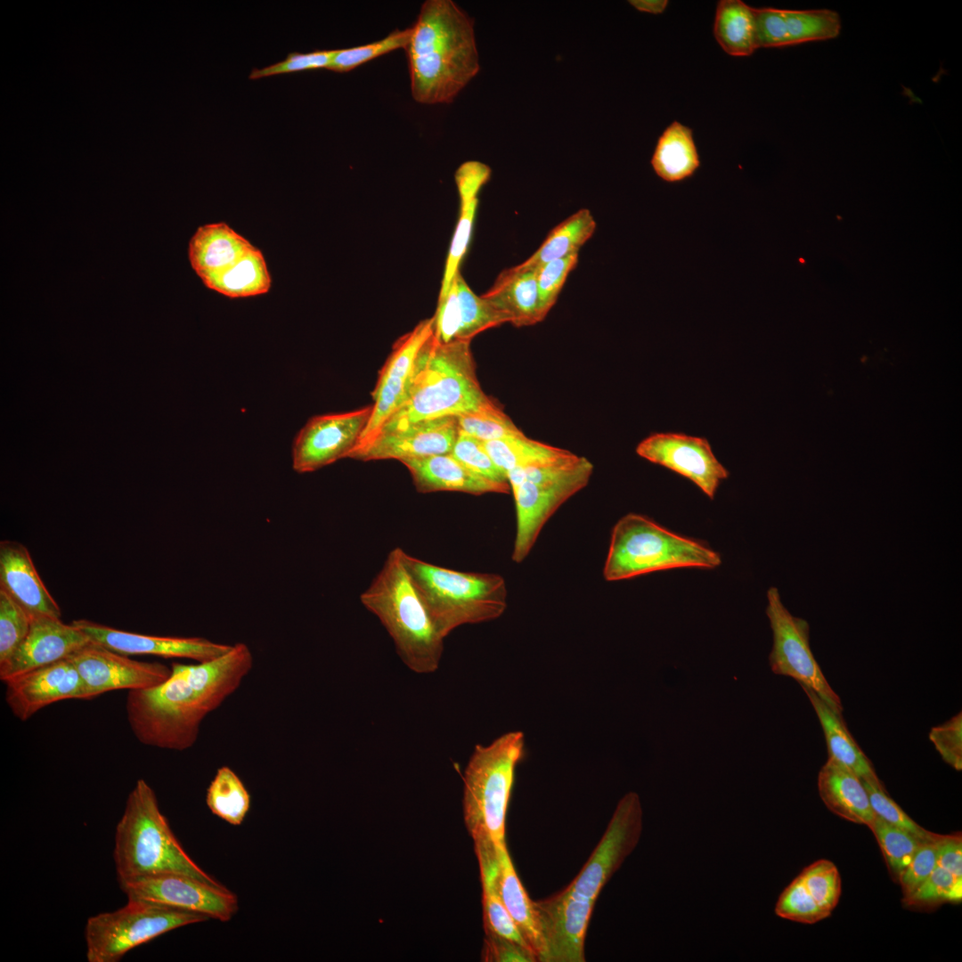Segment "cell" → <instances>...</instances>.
<instances>
[{
	"instance_id": "14",
	"label": "cell",
	"mask_w": 962,
	"mask_h": 962,
	"mask_svg": "<svg viewBox=\"0 0 962 962\" xmlns=\"http://www.w3.org/2000/svg\"><path fill=\"white\" fill-rule=\"evenodd\" d=\"M372 413V404L358 410L314 416L292 444V468L298 473L318 470L347 458Z\"/></svg>"
},
{
	"instance_id": "19",
	"label": "cell",
	"mask_w": 962,
	"mask_h": 962,
	"mask_svg": "<svg viewBox=\"0 0 962 962\" xmlns=\"http://www.w3.org/2000/svg\"><path fill=\"white\" fill-rule=\"evenodd\" d=\"M92 642L123 655H151L205 662L216 658L232 645L200 637L154 636L115 629L86 619L72 621Z\"/></svg>"
},
{
	"instance_id": "50",
	"label": "cell",
	"mask_w": 962,
	"mask_h": 962,
	"mask_svg": "<svg viewBox=\"0 0 962 962\" xmlns=\"http://www.w3.org/2000/svg\"><path fill=\"white\" fill-rule=\"evenodd\" d=\"M929 739L945 762L957 770H962L961 712L946 722L932 728Z\"/></svg>"
},
{
	"instance_id": "9",
	"label": "cell",
	"mask_w": 962,
	"mask_h": 962,
	"mask_svg": "<svg viewBox=\"0 0 962 962\" xmlns=\"http://www.w3.org/2000/svg\"><path fill=\"white\" fill-rule=\"evenodd\" d=\"M208 919L199 913L128 899L124 907L87 919L86 958L89 962H118L131 950L167 932Z\"/></svg>"
},
{
	"instance_id": "52",
	"label": "cell",
	"mask_w": 962,
	"mask_h": 962,
	"mask_svg": "<svg viewBox=\"0 0 962 962\" xmlns=\"http://www.w3.org/2000/svg\"><path fill=\"white\" fill-rule=\"evenodd\" d=\"M481 958L485 962L538 961L529 948L493 933H485Z\"/></svg>"
},
{
	"instance_id": "54",
	"label": "cell",
	"mask_w": 962,
	"mask_h": 962,
	"mask_svg": "<svg viewBox=\"0 0 962 962\" xmlns=\"http://www.w3.org/2000/svg\"><path fill=\"white\" fill-rule=\"evenodd\" d=\"M629 3L638 11L651 14L663 13L667 5V0H633Z\"/></svg>"
},
{
	"instance_id": "27",
	"label": "cell",
	"mask_w": 962,
	"mask_h": 962,
	"mask_svg": "<svg viewBox=\"0 0 962 962\" xmlns=\"http://www.w3.org/2000/svg\"><path fill=\"white\" fill-rule=\"evenodd\" d=\"M254 247L227 224L200 226L189 241L192 268L202 282L223 273Z\"/></svg>"
},
{
	"instance_id": "12",
	"label": "cell",
	"mask_w": 962,
	"mask_h": 962,
	"mask_svg": "<svg viewBox=\"0 0 962 962\" xmlns=\"http://www.w3.org/2000/svg\"><path fill=\"white\" fill-rule=\"evenodd\" d=\"M593 472L592 463L585 457L572 469L551 478L524 481L512 489L517 518L512 560L521 563L534 547L540 532L570 497L587 485Z\"/></svg>"
},
{
	"instance_id": "24",
	"label": "cell",
	"mask_w": 962,
	"mask_h": 962,
	"mask_svg": "<svg viewBox=\"0 0 962 962\" xmlns=\"http://www.w3.org/2000/svg\"><path fill=\"white\" fill-rule=\"evenodd\" d=\"M420 493L461 492L475 495L509 493V483L484 478L467 469L450 453L404 460Z\"/></svg>"
},
{
	"instance_id": "23",
	"label": "cell",
	"mask_w": 962,
	"mask_h": 962,
	"mask_svg": "<svg viewBox=\"0 0 962 962\" xmlns=\"http://www.w3.org/2000/svg\"><path fill=\"white\" fill-rule=\"evenodd\" d=\"M0 591L30 619L61 617V611L41 580L27 548L14 541L0 542Z\"/></svg>"
},
{
	"instance_id": "47",
	"label": "cell",
	"mask_w": 962,
	"mask_h": 962,
	"mask_svg": "<svg viewBox=\"0 0 962 962\" xmlns=\"http://www.w3.org/2000/svg\"><path fill=\"white\" fill-rule=\"evenodd\" d=\"M871 808L876 816L885 822L905 829L921 839L929 838L930 832L915 822L886 793L879 780H863Z\"/></svg>"
},
{
	"instance_id": "4",
	"label": "cell",
	"mask_w": 962,
	"mask_h": 962,
	"mask_svg": "<svg viewBox=\"0 0 962 962\" xmlns=\"http://www.w3.org/2000/svg\"><path fill=\"white\" fill-rule=\"evenodd\" d=\"M404 552L397 547L388 553L360 599L386 628L404 664L416 673H431L440 664L444 638L412 583Z\"/></svg>"
},
{
	"instance_id": "2",
	"label": "cell",
	"mask_w": 962,
	"mask_h": 962,
	"mask_svg": "<svg viewBox=\"0 0 962 962\" xmlns=\"http://www.w3.org/2000/svg\"><path fill=\"white\" fill-rule=\"evenodd\" d=\"M404 48L413 100L453 102L479 70L474 21L452 0H427Z\"/></svg>"
},
{
	"instance_id": "25",
	"label": "cell",
	"mask_w": 962,
	"mask_h": 962,
	"mask_svg": "<svg viewBox=\"0 0 962 962\" xmlns=\"http://www.w3.org/2000/svg\"><path fill=\"white\" fill-rule=\"evenodd\" d=\"M493 880L496 891L521 935L537 960L545 962L546 944L534 901L517 875L506 843L496 844Z\"/></svg>"
},
{
	"instance_id": "34",
	"label": "cell",
	"mask_w": 962,
	"mask_h": 962,
	"mask_svg": "<svg viewBox=\"0 0 962 962\" xmlns=\"http://www.w3.org/2000/svg\"><path fill=\"white\" fill-rule=\"evenodd\" d=\"M203 284L225 297L239 298L267 293L272 278L263 253L254 246L234 265Z\"/></svg>"
},
{
	"instance_id": "7",
	"label": "cell",
	"mask_w": 962,
	"mask_h": 962,
	"mask_svg": "<svg viewBox=\"0 0 962 962\" xmlns=\"http://www.w3.org/2000/svg\"><path fill=\"white\" fill-rule=\"evenodd\" d=\"M524 754L522 731H510L489 745L475 746L464 770L462 797L464 823L474 842L506 843V815L515 770Z\"/></svg>"
},
{
	"instance_id": "26",
	"label": "cell",
	"mask_w": 962,
	"mask_h": 962,
	"mask_svg": "<svg viewBox=\"0 0 962 962\" xmlns=\"http://www.w3.org/2000/svg\"><path fill=\"white\" fill-rule=\"evenodd\" d=\"M491 169L479 161L463 163L455 173V182L460 196V214L448 251L438 299L443 298L460 271L471 237L477 207V195L488 181Z\"/></svg>"
},
{
	"instance_id": "51",
	"label": "cell",
	"mask_w": 962,
	"mask_h": 962,
	"mask_svg": "<svg viewBox=\"0 0 962 962\" xmlns=\"http://www.w3.org/2000/svg\"><path fill=\"white\" fill-rule=\"evenodd\" d=\"M433 320V336L438 343L446 344L458 339L461 317L457 289L453 280L446 295L438 299Z\"/></svg>"
},
{
	"instance_id": "44",
	"label": "cell",
	"mask_w": 962,
	"mask_h": 962,
	"mask_svg": "<svg viewBox=\"0 0 962 962\" xmlns=\"http://www.w3.org/2000/svg\"><path fill=\"white\" fill-rule=\"evenodd\" d=\"M459 431L481 441H491L524 433L502 409L455 416Z\"/></svg>"
},
{
	"instance_id": "35",
	"label": "cell",
	"mask_w": 962,
	"mask_h": 962,
	"mask_svg": "<svg viewBox=\"0 0 962 962\" xmlns=\"http://www.w3.org/2000/svg\"><path fill=\"white\" fill-rule=\"evenodd\" d=\"M483 444L494 464L506 475L512 469L547 462L567 452L530 439L524 434L483 441Z\"/></svg>"
},
{
	"instance_id": "33",
	"label": "cell",
	"mask_w": 962,
	"mask_h": 962,
	"mask_svg": "<svg viewBox=\"0 0 962 962\" xmlns=\"http://www.w3.org/2000/svg\"><path fill=\"white\" fill-rule=\"evenodd\" d=\"M713 36L721 48L735 57L750 56L759 48L754 8L740 0L718 2Z\"/></svg>"
},
{
	"instance_id": "1",
	"label": "cell",
	"mask_w": 962,
	"mask_h": 962,
	"mask_svg": "<svg viewBox=\"0 0 962 962\" xmlns=\"http://www.w3.org/2000/svg\"><path fill=\"white\" fill-rule=\"evenodd\" d=\"M253 664L252 652L242 642L212 660L172 664L160 684L128 691L126 712L132 732L145 746L191 748L204 719L240 688Z\"/></svg>"
},
{
	"instance_id": "13",
	"label": "cell",
	"mask_w": 962,
	"mask_h": 962,
	"mask_svg": "<svg viewBox=\"0 0 962 962\" xmlns=\"http://www.w3.org/2000/svg\"><path fill=\"white\" fill-rule=\"evenodd\" d=\"M118 883L127 899L195 912L222 922L229 921L239 908L236 895L223 885L186 875L161 874Z\"/></svg>"
},
{
	"instance_id": "8",
	"label": "cell",
	"mask_w": 962,
	"mask_h": 962,
	"mask_svg": "<svg viewBox=\"0 0 962 962\" xmlns=\"http://www.w3.org/2000/svg\"><path fill=\"white\" fill-rule=\"evenodd\" d=\"M722 563L718 552L681 536L648 518L629 513L614 526L603 575L608 582L681 567L713 569Z\"/></svg>"
},
{
	"instance_id": "45",
	"label": "cell",
	"mask_w": 962,
	"mask_h": 962,
	"mask_svg": "<svg viewBox=\"0 0 962 962\" xmlns=\"http://www.w3.org/2000/svg\"><path fill=\"white\" fill-rule=\"evenodd\" d=\"M578 263V252L552 260L537 269L539 309L542 320L556 303L569 273Z\"/></svg>"
},
{
	"instance_id": "38",
	"label": "cell",
	"mask_w": 962,
	"mask_h": 962,
	"mask_svg": "<svg viewBox=\"0 0 962 962\" xmlns=\"http://www.w3.org/2000/svg\"><path fill=\"white\" fill-rule=\"evenodd\" d=\"M868 827L879 844L890 871L898 880L925 839H921L905 829L891 825L877 816Z\"/></svg>"
},
{
	"instance_id": "16",
	"label": "cell",
	"mask_w": 962,
	"mask_h": 962,
	"mask_svg": "<svg viewBox=\"0 0 962 962\" xmlns=\"http://www.w3.org/2000/svg\"><path fill=\"white\" fill-rule=\"evenodd\" d=\"M433 317L420 321L399 338L383 365L372 392V413L355 447L372 439L404 401L420 349L434 332Z\"/></svg>"
},
{
	"instance_id": "46",
	"label": "cell",
	"mask_w": 962,
	"mask_h": 962,
	"mask_svg": "<svg viewBox=\"0 0 962 962\" xmlns=\"http://www.w3.org/2000/svg\"><path fill=\"white\" fill-rule=\"evenodd\" d=\"M473 473L497 482L509 483L507 475L501 470L488 454L483 441L459 431L450 453Z\"/></svg>"
},
{
	"instance_id": "42",
	"label": "cell",
	"mask_w": 962,
	"mask_h": 962,
	"mask_svg": "<svg viewBox=\"0 0 962 962\" xmlns=\"http://www.w3.org/2000/svg\"><path fill=\"white\" fill-rule=\"evenodd\" d=\"M775 913L802 924H815L831 914L817 903L798 876L779 895Z\"/></svg>"
},
{
	"instance_id": "37",
	"label": "cell",
	"mask_w": 962,
	"mask_h": 962,
	"mask_svg": "<svg viewBox=\"0 0 962 962\" xmlns=\"http://www.w3.org/2000/svg\"><path fill=\"white\" fill-rule=\"evenodd\" d=\"M460 303L461 324L458 339H471L490 328L510 322V318L469 287L461 272L453 279Z\"/></svg>"
},
{
	"instance_id": "53",
	"label": "cell",
	"mask_w": 962,
	"mask_h": 962,
	"mask_svg": "<svg viewBox=\"0 0 962 962\" xmlns=\"http://www.w3.org/2000/svg\"><path fill=\"white\" fill-rule=\"evenodd\" d=\"M937 865L953 875L962 877V838L960 833L938 836Z\"/></svg>"
},
{
	"instance_id": "43",
	"label": "cell",
	"mask_w": 962,
	"mask_h": 962,
	"mask_svg": "<svg viewBox=\"0 0 962 962\" xmlns=\"http://www.w3.org/2000/svg\"><path fill=\"white\" fill-rule=\"evenodd\" d=\"M30 624L29 615L0 591V665L14 656L26 639Z\"/></svg>"
},
{
	"instance_id": "29",
	"label": "cell",
	"mask_w": 962,
	"mask_h": 962,
	"mask_svg": "<svg viewBox=\"0 0 962 962\" xmlns=\"http://www.w3.org/2000/svg\"><path fill=\"white\" fill-rule=\"evenodd\" d=\"M537 269L517 272L503 270L493 286L482 295L492 306L505 314L516 327L536 324L542 320L538 300Z\"/></svg>"
},
{
	"instance_id": "41",
	"label": "cell",
	"mask_w": 962,
	"mask_h": 962,
	"mask_svg": "<svg viewBox=\"0 0 962 962\" xmlns=\"http://www.w3.org/2000/svg\"><path fill=\"white\" fill-rule=\"evenodd\" d=\"M797 876L817 903L831 913L841 895V878L836 866L830 860H819L804 868Z\"/></svg>"
},
{
	"instance_id": "40",
	"label": "cell",
	"mask_w": 962,
	"mask_h": 962,
	"mask_svg": "<svg viewBox=\"0 0 962 962\" xmlns=\"http://www.w3.org/2000/svg\"><path fill=\"white\" fill-rule=\"evenodd\" d=\"M962 899V877L936 866L931 875L909 895L903 897L908 907L930 908Z\"/></svg>"
},
{
	"instance_id": "49",
	"label": "cell",
	"mask_w": 962,
	"mask_h": 962,
	"mask_svg": "<svg viewBox=\"0 0 962 962\" xmlns=\"http://www.w3.org/2000/svg\"><path fill=\"white\" fill-rule=\"evenodd\" d=\"M334 50H319L310 53H290L285 60L273 63L270 66L257 69L254 68L249 79H258L281 74L298 71L329 69Z\"/></svg>"
},
{
	"instance_id": "6",
	"label": "cell",
	"mask_w": 962,
	"mask_h": 962,
	"mask_svg": "<svg viewBox=\"0 0 962 962\" xmlns=\"http://www.w3.org/2000/svg\"><path fill=\"white\" fill-rule=\"evenodd\" d=\"M403 558L419 597L444 639L461 625L494 620L504 613L508 591L502 576L439 567L405 551Z\"/></svg>"
},
{
	"instance_id": "48",
	"label": "cell",
	"mask_w": 962,
	"mask_h": 962,
	"mask_svg": "<svg viewBox=\"0 0 962 962\" xmlns=\"http://www.w3.org/2000/svg\"><path fill=\"white\" fill-rule=\"evenodd\" d=\"M934 834L923 841L909 864L901 872L898 880L901 885L903 897L913 893L933 871L937 866V839Z\"/></svg>"
},
{
	"instance_id": "11",
	"label": "cell",
	"mask_w": 962,
	"mask_h": 962,
	"mask_svg": "<svg viewBox=\"0 0 962 962\" xmlns=\"http://www.w3.org/2000/svg\"><path fill=\"white\" fill-rule=\"evenodd\" d=\"M767 600L766 615L772 632L769 656L771 671L813 690L836 713L842 714L841 699L827 682L811 649L808 622L787 610L776 587L768 590Z\"/></svg>"
},
{
	"instance_id": "15",
	"label": "cell",
	"mask_w": 962,
	"mask_h": 962,
	"mask_svg": "<svg viewBox=\"0 0 962 962\" xmlns=\"http://www.w3.org/2000/svg\"><path fill=\"white\" fill-rule=\"evenodd\" d=\"M69 659L77 671L87 700L117 689H144L168 678L171 667L159 662H141L90 642Z\"/></svg>"
},
{
	"instance_id": "10",
	"label": "cell",
	"mask_w": 962,
	"mask_h": 962,
	"mask_svg": "<svg viewBox=\"0 0 962 962\" xmlns=\"http://www.w3.org/2000/svg\"><path fill=\"white\" fill-rule=\"evenodd\" d=\"M641 831L640 800L638 794L629 792L618 802L588 860L558 896L575 908L592 912L603 887L637 846Z\"/></svg>"
},
{
	"instance_id": "31",
	"label": "cell",
	"mask_w": 962,
	"mask_h": 962,
	"mask_svg": "<svg viewBox=\"0 0 962 962\" xmlns=\"http://www.w3.org/2000/svg\"><path fill=\"white\" fill-rule=\"evenodd\" d=\"M650 163L656 175L667 183L692 176L700 159L691 128L679 121L671 123L658 138Z\"/></svg>"
},
{
	"instance_id": "5",
	"label": "cell",
	"mask_w": 962,
	"mask_h": 962,
	"mask_svg": "<svg viewBox=\"0 0 962 962\" xmlns=\"http://www.w3.org/2000/svg\"><path fill=\"white\" fill-rule=\"evenodd\" d=\"M117 880L182 874L221 885L186 853L161 813L154 790L138 779L129 793L115 832Z\"/></svg>"
},
{
	"instance_id": "3",
	"label": "cell",
	"mask_w": 962,
	"mask_h": 962,
	"mask_svg": "<svg viewBox=\"0 0 962 962\" xmlns=\"http://www.w3.org/2000/svg\"><path fill=\"white\" fill-rule=\"evenodd\" d=\"M500 409L480 386L470 341L442 344L432 335L420 349L404 401L377 435L422 420Z\"/></svg>"
},
{
	"instance_id": "18",
	"label": "cell",
	"mask_w": 962,
	"mask_h": 962,
	"mask_svg": "<svg viewBox=\"0 0 962 962\" xmlns=\"http://www.w3.org/2000/svg\"><path fill=\"white\" fill-rule=\"evenodd\" d=\"M459 435L455 416L422 420L401 429L379 433L355 447L347 458L369 461L422 458L451 453Z\"/></svg>"
},
{
	"instance_id": "22",
	"label": "cell",
	"mask_w": 962,
	"mask_h": 962,
	"mask_svg": "<svg viewBox=\"0 0 962 962\" xmlns=\"http://www.w3.org/2000/svg\"><path fill=\"white\" fill-rule=\"evenodd\" d=\"M760 47H785L833 39L840 34L841 19L827 9L787 10L754 8Z\"/></svg>"
},
{
	"instance_id": "36",
	"label": "cell",
	"mask_w": 962,
	"mask_h": 962,
	"mask_svg": "<svg viewBox=\"0 0 962 962\" xmlns=\"http://www.w3.org/2000/svg\"><path fill=\"white\" fill-rule=\"evenodd\" d=\"M211 812L232 825H240L250 806V796L236 773L227 766L219 768L206 796Z\"/></svg>"
},
{
	"instance_id": "30",
	"label": "cell",
	"mask_w": 962,
	"mask_h": 962,
	"mask_svg": "<svg viewBox=\"0 0 962 962\" xmlns=\"http://www.w3.org/2000/svg\"><path fill=\"white\" fill-rule=\"evenodd\" d=\"M822 727L828 757L863 780H879L873 766L849 732L842 714L836 713L813 690L802 687Z\"/></svg>"
},
{
	"instance_id": "20",
	"label": "cell",
	"mask_w": 962,
	"mask_h": 962,
	"mask_svg": "<svg viewBox=\"0 0 962 962\" xmlns=\"http://www.w3.org/2000/svg\"><path fill=\"white\" fill-rule=\"evenodd\" d=\"M4 683L6 704L22 722L59 701L87 700L83 681L69 659L29 671Z\"/></svg>"
},
{
	"instance_id": "17",
	"label": "cell",
	"mask_w": 962,
	"mask_h": 962,
	"mask_svg": "<svg viewBox=\"0 0 962 962\" xmlns=\"http://www.w3.org/2000/svg\"><path fill=\"white\" fill-rule=\"evenodd\" d=\"M636 452L641 458L689 479L710 499L714 498L721 482L729 477L727 469L703 437L682 433H655L639 443Z\"/></svg>"
},
{
	"instance_id": "39",
	"label": "cell",
	"mask_w": 962,
	"mask_h": 962,
	"mask_svg": "<svg viewBox=\"0 0 962 962\" xmlns=\"http://www.w3.org/2000/svg\"><path fill=\"white\" fill-rule=\"evenodd\" d=\"M412 28L395 29L384 38L363 45L334 50L328 69L334 72H348L375 58L397 49H404L409 42Z\"/></svg>"
},
{
	"instance_id": "28",
	"label": "cell",
	"mask_w": 962,
	"mask_h": 962,
	"mask_svg": "<svg viewBox=\"0 0 962 962\" xmlns=\"http://www.w3.org/2000/svg\"><path fill=\"white\" fill-rule=\"evenodd\" d=\"M818 789L827 809L848 821L868 827L876 817L862 779L829 757L819 772Z\"/></svg>"
},
{
	"instance_id": "21",
	"label": "cell",
	"mask_w": 962,
	"mask_h": 962,
	"mask_svg": "<svg viewBox=\"0 0 962 962\" xmlns=\"http://www.w3.org/2000/svg\"><path fill=\"white\" fill-rule=\"evenodd\" d=\"M91 640L79 628L64 624L61 618L42 616L31 620L29 632L14 656L0 665L2 681L29 671L67 659L89 644Z\"/></svg>"
},
{
	"instance_id": "32",
	"label": "cell",
	"mask_w": 962,
	"mask_h": 962,
	"mask_svg": "<svg viewBox=\"0 0 962 962\" xmlns=\"http://www.w3.org/2000/svg\"><path fill=\"white\" fill-rule=\"evenodd\" d=\"M595 229L596 221L590 210L580 209L556 225L532 256L512 268L517 272L536 270L552 260L578 252Z\"/></svg>"
}]
</instances>
